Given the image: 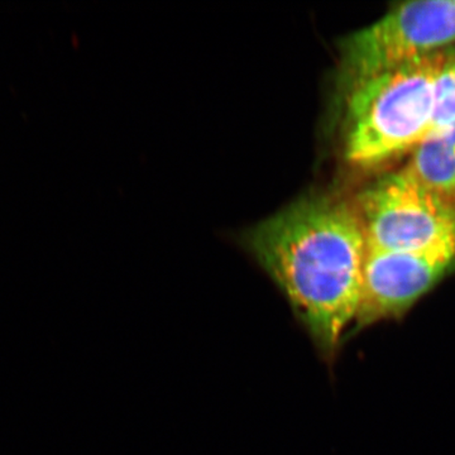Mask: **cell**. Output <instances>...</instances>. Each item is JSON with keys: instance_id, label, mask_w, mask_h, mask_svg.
Instances as JSON below:
<instances>
[{"instance_id": "obj_1", "label": "cell", "mask_w": 455, "mask_h": 455, "mask_svg": "<svg viewBox=\"0 0 455 455\" xmlns=\"http://www.w3.org/2000/svg\"><path fill=\"white\" fill-rule=\"evenodd\" d=\"M244 243L331 363L361 304L367 241L355 203L301 200L254 227Z\"/></svg>"}, {"instance_id": "obj_2", "label": "cell", "mask_w": 455, "mask_h": 455, "mask_svg": "<svg viewBox=\"0 0 455 455\" xmlns=\"http://www.w3.org/2000/svg\"><path fill=\"white\" fill-rule=\"evenodd\" d=\"M445 51L346 84L343 145L349 164L379 166L411 152L433 130L434 86Z\"/></svg>"}, {"instance_id": "obj_3", "label": "cell", "mask_w": 455, "mask_h": 455, "mask_svg": "<svg viewBox=\"0 0 455 455\" xmlns=\"http://www.w3.org/2000/svg\"><path fill=\"white\" fill-rule=\"evenodd\" d=\"M454 46L455 0L403 3L346 38L344 85Z\"/></svg>"}, {"instance_id": "obj_4", "label": "cell", "mask_w": 455, "mask_h": 455, "mask_svg": "<svg viewBox=\"0 0 455 455\" xmlns=\"http://www.w3.org/2000/svg\"><path fill=\"white\" fill-rule=\"evenodd\" d=\"M355 205L373 250H419L455 235V200L425 187L403 167L362 191Z\"/></svg>"}, {"instance_id": "obj_5", "label": "cell", "mask_w": 455, "mask_h": 455, "mask_svg": "<svg viewBox=\"0 0 455 455\" xmlns=\"http://www.w3.org/2000/svg\"><path fill=\"white\" fill-rule=\"evenodd\" d=\"M455 268V235L419 250L367 247L361 304L353 333L400 319Z\"/></svg>"}, {"instance_id": "obj_6", "label": "cell", "mask_w": 455, "mask_h": 455, "mask_svg": "<svg viewBox=\"0 0 455 455\" xmlns=\"http://www.w3.org/2000/svg\"><path fill=\"white\" fill-rule=\"evenodd\" d=\"M403 169L425 187L455 200V123L433 128Z\"/></svg>"}, {"instance_id": "obj_7", "label": "cell", "mask_w": 455, "mask_h": 455, "mask_svg": "<svg viewBox=\"0 0 455 455\" xmlns=\"http://www.w3.org/2000/svg\"><path fill=\"white\" fill-rule=\"evenodd\" d=\"M455 123V47L445 51L434 86V127Z\"/></svg>"}]
</instances>
